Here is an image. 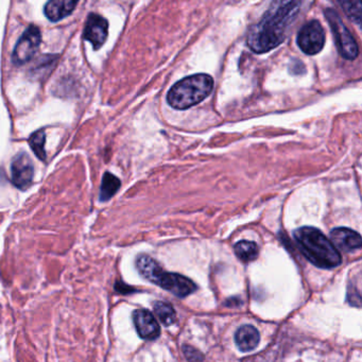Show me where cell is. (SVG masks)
<instances>
[{"label":"cell","mask_w":362,"mask_h":362,"mask_svg":"<svg viewBox=\"0 0 362 362\" xmlns=\"http://www.w3.org/2000/svg\"><path fill=\"white\" fill-rule=\"evenodd\" d=\"M300 7L298 1L273 3L262 21L250 30L247 41L250 49L256 54H264L281 45L296 21Z\"/></svg>","instance_id":"cell-1"},{"label":"cell","mask_w":362,"mask_h":362,"mask_svg":"<svg viewBox=\"0 0 362 362\" xmlns=\"http://www.w3.org/2000/svg\"><path fill=\"white\" fill-rule=\"evenodd\" d=\"M293 236L303 255L315 266L322 269H332L342 262L338 250L317 228L303 226L294 230Z\"/></svg>","instance_id":"cell-2"},{"label":"cell","mask_w":362,"mask_h":362,"mask_svg":"<svg viewBox=\"0 0 362 362\" xmlns=\"http://www.w3.org/2000/svg\"><path fill=\"white\" fill-rule=\"evenodd\" d=\"M213 90V78L206 74H197L177 82L169 90L167 101L173 109L183 111L202 103Z\"/></svg>","instance_id":"cell-3"},{"label":"cell","mask_w":362,"mask_h":362,"mask_svg":"<svg viewBox=\"0 0 362 362\" xmlns=\"http://www.w3.org/2000/svg\"><path fill=\"white\" fill-rule=\"evenodd\" d=\"M136 268L144 279L179 298H185L197 290L196 284L192 279L177 273L165 272L153 258L145 254L137 257Z\"/></svg>","instance_id":"cell-4"},{"label":"cell","mask_w":362,"mask_h":362,"mask_svg":"<svg viewBox=\"0 0 362 362\" xmlns=\"http://www.w3.org/2000/svg\"><path fill=\"white\" fill-rule=\"evenodd\" d=\"M325 18L328 24L330 25L339 54L346 60H355L359 54L357 42L354 39L349 29L343 24L339 14L332 8H327L325 10Z\"/></svg>","instance_id":"cell-5"},{"label":"cell","mask_w":362,"mask_h":362,"mask_svg":"<svg viewBox=\"0 0 362 362\" xmlns=\"http://www.w3.org/2000/svg\"><path fill=\"white\" fill-rule=\"evenodd\" d=\"M325 31L319 21L307 23L298 31L296 43L300 49L308 56L320 54L325 45Z\"/></svg>","instance_id":"cell-6"},{"label":"cell","mask_w":362,"mask_h":362,"mask_svg":"<svg viewBox=\"0 0 362 362\" xmlns=\"http://www.w3.org/2000/svg\"><path fill=\"white\" fill-rule=\"evenodd\" d=\"M42 35L39 27L30 25L18 39L13 54L12 61L16 65H24L33 60V57L39 50L41 45Z\"/></svg>","instance_id":"cell-7"},{"label":"cell","mask_w":362,"mask_h":362,"mask_svg":"<svg viewBox=\"0 0 362 362\" xmlns=\"http://www.w3.org/2000/svg\"><path fill=\"white\" fill-rule=\"evenodd\" d=\"M35 177V166L28 154L22 152L12 160L11 180L12 183L18 189L26 190L30 187Z\"/></svg>","instance_id":"cell-8"},{"label":"cell","mask_w":362,"mask_h":362,"mask_svg":"<svg viewBox=\"0 0 362 362\" xmlns=\"http://www.w3.org/2000/svg\"><path fill=\"white\" fill-rule=\"evenodd\" d=\"M83 37L95 50L100 49L109 37V22L100 14L90 13L86 20Z\"/></svg>","instance_id":"cell-9"},{"label":"cell","mask_w":362,"mask_h":362,"mask_svg":"<svg viewBox=\"0 0 362 362\" xmlns=\"http://www.w3.org/2000/svg\"><path fill=\"white\" fill-rule=\"evenodd\" d=\"M133 322L141 338L154 340L160 334V325L151 313L145 309H139L133 313Z\"/></svg>","instance_id":"cell-10"},{"label":"cell","mask_w":362,"mask_h":362,"mask_svg":"<svg viewBox=\"0 0 362 362\" xmlns=\"http://www.w3.org/2000/svg\"><path fill=\"white\" fill-rule=\"evenodd\" d=\"M332 243L337 250L344 252L355 251L361 247V236L359 233L346 228H334L330 233Z\"/></svg>","instance_id":"cell-11"},{"label":"cell","mask_w":362,"mask_h":362,"mask_svg":"<svg viewBox=\"0 0 362 362\" xmlns=\"http://www.w3.org/2000/svg\"><path fill=\"white\" fill-rule=\"evenodd\" d=\"M77 5V1L71 0H52L46 4L44 12L50 22L56 23L71 16Z\"/></svg>","instance_id":"cell-12"},{"label":"cell","mask_w":362,"mask_h":362,"mask_svg":"<svg viewBox=\"0 0 362 362\" xmlns=\"http://www.w3.org/2000/svg\"><path fill=\"white\" fill-rule=\"evenodd\" d=\"M260 334L252 325H243L235 334V343L243 353L253 351L259 344Z\"/></svg>","instance_id":"cell-13"},{"label":"cell","mask_w":362,"mask_h":362,"mask_svg":"<svg viewBox=\"0 0 362 362\" xmlns=\"http://www.w3.org/2000/svg\"><path fill=\"white\" fill-rule=\"evenodd\" d=\"M120 186H122V182L116 175L105 173L103 177V182H101L99 200L101 202L109 201L119 190Z\"/></svg>","instance_id":"cell-14"},{"label":"cell","mask_w":362,"mask_h":362,"mask_svg":"<svg viewBox=\"0 0 362 362\" xmlns=\"http://www.w3.org/2000/svg\"><path fill=\"white\" fill-rule=\"evenodd\" d=\"M235 254L243 262H250L255 260L259 254L258 245L253 241L241 240L234 247Z\"/></svg>","instance_id":"cell-15"},{"label":"cell","mask_w":362,"mask_h":362,"mask_svg":"<svg viewBox=\"0 0 362 362\" xmlns=\"http://www.w3.org/2000/svg\"><path fill=\"white\" fill-rule=\"evenodd\" d=\"M154 313L165 326H170L177 321V313L168 303L156 302L153 306Z\"/></svg>","instance_id":"cell-16"},{"label":"cell","mask_w":362,"mask_h":362,"mask_svg":"<svg viewBox=\"0 0 362 362\" xmlns=\"http://www.w3.org/2000/svg\"><path fill=\"white\" fill-rule=\"evenodd\" d=\"M29 146H30L33 151L35 152V156L40 158V160L45 162L46 160V133L44 129L37 131V132L33 133L31 136L29 137Z\"/></svg>","instance_id":"cell-17"},{"label":"cell","mask_w":362,"mask_h":362,"mask_svg":"<svg viewBox=\"0 0 362 362\" xmlns=\"http://www.w3.org/2000/svg\"><path fill=\"white\" fill-rule=\"evenodd\" d=\"M341 7L343 11L346 14L347 18L351 22L357 24L358 26L361 25V3H341Z\"/></svg>","instance_id":"cell-18"},{"label":"cell","mask_w":362,"mask_h":362,"mask_svg":"<svg viewBox=\"0 0 362 362\" xmlns=\"http://www.w3.org/2000/svg\"><path fill=\"white\" fill-rule=\"evenodd\" d=\"M183 351L186 358H187L190 362H202V354H201L198 349H194V347L189 346V345H184Z\"/></svg>","instance_id":"cell-19"}]
</instances>
